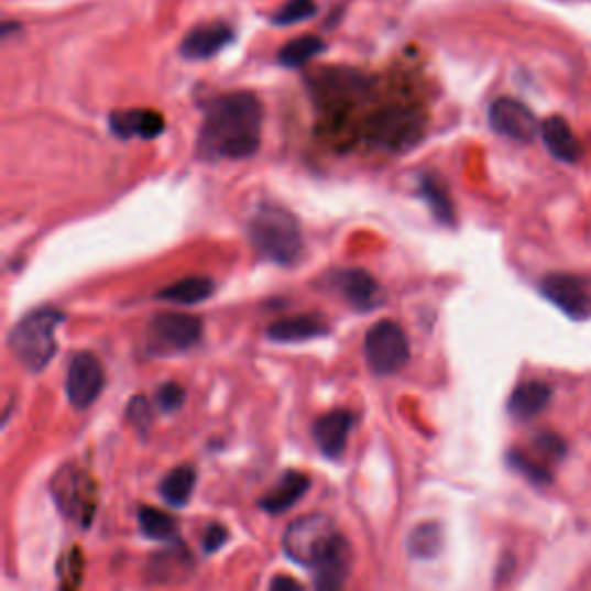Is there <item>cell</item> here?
Returning <instances> with one entry per match:
<instances>
[{"label":"cell","mask_w":591,"mask_h":591,"mask_svg":"<svg viewBox=\"0 0 591 591\" xmlns=\"http://www.w3.org/2000/svg\"><path fill=\"white\" fill-rule=\"evenodd\" d=\"M264 107L250 90H236L212 100L204 111L197 136L201 160H248L262 144Z\"/></svg>","instance_id":"1"},{"label":"cell","mask_w":591,"mask_h":591,"mask_svg":"<svg viewBox=\"0 0 591 591\" xmlns=\"http://www.w3.org/2000/svg\"><path fill=\"white\" fill-rule=\"evenodd\" d=\"M248 236L256 254L277 266H294L305 250L298 220L275 204L259 206L248 225Z\"/></svg>","instance_id":"2"},{"label":"cell","mask_w":591,"mask_h":591,"mask_svg":"<svg viewBox=\"0 0 591 591\" xmlns=\"http://www.w3.org/2000/svg\"><path fill=\"white\" fill-rule=\"evenodd\" d=\"M65 315L56 307H37L17 321L10 333V349L17 361L31 370L42 372L56 357V330Z\"/></svg>","instance_id":"3"},{"label":"cell","mask_w":591,"mask_h":591,"mask_svg":"<svg viewBox=\"0 0 591 591\" xmlns=\"http://www.w3.org/2000/svg\"><path fill=\"white\" fill-rule=\"evenodd\" d=\"M425 128H428V116L416 105H393L372 113L363 123V134L372 146L405 153L418 146Z\"/></svg>","instance_id":"4"},{"label":"cell","mask_w":591,"mask_h":591,"mask_svg":"<svg viewBox=\"0 0 591 591\" xmlns=\"http://www.w3.org/2000/svg\"><path fill=\"white\" fill-rule=\"evenodd\" d=\"M340 534L336 532V523L324 513L303 515L287 527L285 538H282V550L285 555L300 563L317 569L321 559L333 550Z\"/></svg>","instance_id":"5"},{"label":"cell","mask_w":591,"mask_h":591,"mask_svg":"<svg viewBox=\"0 0 591 591\" xmlns=\"http://www.w3.org/2000/svg\"><path fill=\"white\" fill-rule=\"evenodd\" d=\"M365 361L368 368L380 374V376H388L400 372L409 363V340L405 336V330L400 328V324L395 321H376L365 336Z\"/></svg>","instance_id":"6"},{"label":"cell","mask_w":591,"mask_h":591,"mask_svg":"<svg viewBox=\"0 0 591 591\" xmlns=\"http://www.w3.org/2000/svg\"><path fill=\"white\" fill-rule=\"evenodd\" d=\"M52 490L61 511L69 515V519H77L81 527L92 523V515H96V483L86 471L73 464L63 467L52 481Z\"/></svg>","instance_id":"7"},{"label":"cell","mask_w":591,"mask_h":591,"mask_svg":"<svg viewBox=\"0 0 591 591\" xmlns=\"http://www.w3.org/2000/svg\"><path fill=\"white\" fill-rule=\"evenodd\" d=\"M201 319L185 313H160L149 326V347L153 353H176L201 340Z\"/></svg>","instance_id":"8"},{"label":"cell","mask_w":591,"mask_h":591,"mask_svg":"<svg viewBox=\"0 0 591 591\" xmlns=\"http://www.w3.org/2000/svg\"><path fill=\"white\" fill-rule=\"evenodd\" d=\"M105 388V368L88 351H79L67 365L65 393L75 409H88Z\"/></svg>","instance_id":"9"},{"label":"cell","mask_w":591,"mask_h":591,"mask_svg":"<svg viewBox=\"0 0 591 591\" xmlns=\"http://www.w3.org/2000/svg\"><path fill=\"white\" fill-rule=\"evenodd\" d=\"M540 292L559 310L576 321H584L591 317V289L587 282L578 275L569 273H552L543 277Z\"/></svg>","instance_id":"10"},{"label":"cell","mask_w":591,"mask_h":591,"mask_svg":"<svg viewBox=\"0 0 591 591\" xmlns=\"http://www.w3.org/2000/svg\"><path fill=\"white\" fill-rule=\"evenodd\" d=\"M490 128L506 139L519 141V144H529L540 132V123L536 113L513 98H500L490 107Z\"/></svg>","instance_id":"11"},{"label":"cell","mask_w":591,"mask_h":591,"mask_svg":"<svg viewBox=\"0 0 591 591\" xmlns=\"http://www.w3.org/2000/svg\"><path fill=\"white\" fill-rule=\"evenodd\" d=\"M167 128L164 116L153 109H123L109 113V130L118 139H144L151 141Z\"/></svg>","instance_id":"12"},{"label":"cell","mask_w":591,"mask_h":591,"mask_svg":"<svg viewBox=\"0 0 591 591\" xmlns=\"http://www.w3.org/2000/svg\"><path fill=\"white\" fill-rule=\"evenodd\" d=\"M351 425H353V416L347 409H333L315 420L313 435H315L319 451L328 460H340L344 456Z\"/></svg>","instance_id":"13"},{"label":"cell","mask_w":591,"mask_h":591,"mask_svg":"<svg viewBox=\"0 0 591 591\" xmlns=\"http://www.w3.org/2000/svg\"><path fill=\"white\" fill-rule=\"evenodd\" d=\"M236 35L227 23H204V26L187 33V37L180 42V54L190 61H206L227 50Z\"/></svg>","instance_id":"14"},{"label":"cell","mask_w":591,"mask_h":591,"mask_svg":"<svg viewBox=\"0 0 591 591\" xmlns=\"http://www.w3.org/2000/svg\"><path fill=\"white\" fill-rule=\"evenodd\" d=\"M540 139L543 144H546L548 153L559 162L576 164L582 155V146L573 128L561 116H550L548 121L540 123Z\"/></svg>","instance_id":"15"},{"label":"cell","mask_w":591,"mask_h":591,"mask_svg":"<svg viewBox=\"0 0 591 591\" xmlns=\"http://www.w3.org/2000/svg\"><path fill=\"white\" fill-rule=\"evenodd\" d=\"M310 485V477L303 474V471H285L277 483L259 500V506L266 513H285L303 500Z\"/></svg>","instance_id":"16"},{"label":"cell","mask_w":591,"mask_h":591,"mask_svg":"<svg viewBox=\"0 0 591 591\" xmlns=\"http://www.w3.org/2000/svg\"><path fill=\"white\" fill-rule=\"evenodd\" d=\"M266 336L273 342H305L328 336V324L319 315H298L289 319H277L269 326Z\"/></svg>","instance_id":"17"},{"label":"cell","mask_w":591,"mask_h":591,"mask_svg":"<svg viewBox=\"0 0 591 591\" xmlns=\"http://www.w3.org/2000/svg\"><path fill=\"white\" fill-rule=\"evenodd\" d=\"M336 289L344 296V300L359 310H370L376 303H380V285L376 280L361 271V269H349L336 275Z\"/></svg>","instance_id":"18"},{"label":"cell","mask_w":591,"mask_h":591,"mask_svg":"<svg viewBox=\"0 0 591 591\" xmlns=\"http://www.w3.org/2000/svg\"><path fill=\"white\" fill-rule=\"evenodd\" d=\"M349 566H351V548L340 536L333 550H330L315 569L317 571L315 591H342L344 580L349 576Z\"/></svg>","instance_id":"19"},{"label":"cell","mask_w":591,"mask_h":591,"mask_svg":"<svg viewBox=\"0 0 591 591\" xmlns=\"http://www.w3.org/2000/svg\"><path fill=\"white\" fill-rule=\"evenodd\" d=\"M552 400V388L546 382H525L519 384L511 400H508V414L515 420H532L540 412H546Z\"/></svg>","instance_id":"20"},{"label":"cell","mask_w":591,"mask_h":591,"mask_svg":"<svg viewBox=\"0 0 591 591\" xmlns=\"http://www.w3.org/2000/svg\"><path fill=\"white\" fill-rule=\"evenodd\" d=\"M212 294H216V282L206 275H193V277H183L174 285L164 287L157 298L176 303V305H197L208 300Z\"/></svg>","instance_id":"21"},{"label":"cell","mask_w":591,"mask_h":591,"mask_svg":"<svg viewBox=\"0 0 591 591\" xmlns=\"http://www.w3.org/2000/svg\"><path fill=\"white\" fill-rule=\"evenodd\" d=\"M195 485H197V471L195 467L190 464H180L176 469H172L167 477L162 479L160 483V494L162 500L167 502L169 506H185L187 502H190V496L195 492Z\"/></svg>","instance_id":"22"},{"label":"cell","mask_w":591,"mask_h":591,"mask_svg":"<svg viewBox=\"0 0 591 591\" xmlns=\"http://www.w3.org/2000/svg\"><path fill=\"white\" fill-rule=\"evenodd\" d=\"M190 571H193V557L180 546L157 552L149 566L151 578L157 582H176Z\"/></svg>","instance_id":"23"},{"label":"cell","mask_w":591,"mask_h":591,"mask_svg":"<svg viewBox=\"0 0 591 591\" xmlns=\"http://www.w3.org/2000/svg\"><path fill=\"white\" fill-rule=\"evenodd\" d=\"M324 52H326V42L321 37L300 35V37H296V40H292V42H287L285 46H282V52L277 54V61H280L282 67L296 69V67L307 65Z\"/></svg>","instance_id":"24"},{"label":"cell","mask_w":591,"mask_h":591,"mask_svg":"<svg viewBox=\"0 0 591 591\" xmlns=\"http://www.w3.org/2000/svg\"><path fill=\"white\" fill-rule=\"evenodd\" d=\"M139 529L146 538L153 540H176L178 523L169 515L155 506H141L139 508Z\"/></svg>","instance_id":"25"},{"label":"cell","mask_w":591,"mask_h":591,"mask_svg":"<svg viewBox=\"0 0 591 591\" xmlns=\"http://www.w3.org/2000/svg\"><path fill=\"white\" fill-rule=\"evenodd\" d=\"M407 548H409L412 557H416V559L437 557V552L441 550V529H439V525H435V523L418 525L409 536Z\"/></svg>","instance_id":"26"},{"label":"cell","mask_w":591,"mask_h":591,"mask_svg":"<svg viewBox=\"0 0 591 591\" xmlns=\"http://www.w3.org/2000/svg\"><path fill=\"white\" fill-rule=\"evenodd\" d=\"M420 195H423L425 201L430 204V210L435 212V218L439 222L453 225V204H451V199H448L446 190L439 183H435L433 178H423Z\"/></svg>","instance_id":"27"},{"label":"cell","mask_w":591,"mask_h":591,"mask_svg":"<svg viewBox=\"0 0 591 591\" xmlns=\"http://www.w3.org/2000/svg\"><path fill=\"white\" fill-rule=\"evenodd\" d=\"M315 12H317L315 0H287V3L273 14L271 21L275 26H294V23L310 19Z\"/></svg>","instance_id":"28"},{"label":"cell","mask_w":591,"mask_h":591,"mask_svg":"<svg viewBox=\"0 0 591 591\" xmlns=\"http://www.w3.org/2000/svg\"><path fill=\"white\" fill-rule=\"evenodd\" d=\"M508 464L519 471V474H523L527 481L532 483H550V471L546 469V464L543 462H536L532 458H527L525 453H519V451H511L508 453Z\"/></svg>","instance_id":"29"},{"label":"cell","mask_w":591,"mask_h":591,"mask_svg":"<svg viewBox=\"0 0 591 591\" xmlns=\"http://www.w3.org/2000/svg\"><path fill=\"white\" fill-rule=\"evenodd\" d=\"M155 400H157V407H160L162 412H176V409L183 407V402H185V391H183L180 384H174V382H172V384H164V386L157 391Z\"/></svg>","instance_id":"30"},{"label":"cell","mask_w":591,"mask_h":591,"mask_svg":"<svg viewBox=\"0 0 591 591\" xmlns=\"http://www.w3.org/2000/svg\"><path fill=\"white\" fill-rule=\"evenodd\" d=\"M534 448L540 453V456H546V460H559L566 451V444L561 437L552 435V433H546V435H538L534 439Z\"/></svg>","instance_id":"31"},{"label":"cell","mask_w":591,"mask_h":591,"mask_svg":"<svg viewBox=\"0 0 591 591\" xmlns=\"http://www.w3.org/2000/svg\"><path fill=\"white\" fill-rule=\"evenodd\" d=\"M128 418H130V423L134 425V428L146 430V425L151 423V407H149V402L144 397H141V395H136L130 402V405H128Z\"/></svg>","instance_id":"32"},{"label":"cell","mask_w":591,"mask_h":591,"mask_svg":"<svg viewBox=\"0 0 591 591\" xmlns=\"http://www.w3.org/2000/svg\"><path fill=\"white\" fill-rule=\"evenodd\" d=\"M227 543V529L222 525H208L204 532V552H216Z\"/></svg>","instance_id":"33"},{"label":"cell","mask_w":591,"mask_h":591,"mask_svg":"<svg viewBox=\"0 0 591 591\" xmlns=\"http://www.w3.org/2000/svg\"><path fill=\"white\" fill-rule=\"evenodd\" d=\"M269 591H305L303 584L298 580H294L292 576H275Z\"/></svg>","instance_id":"34"}]
</instances>
